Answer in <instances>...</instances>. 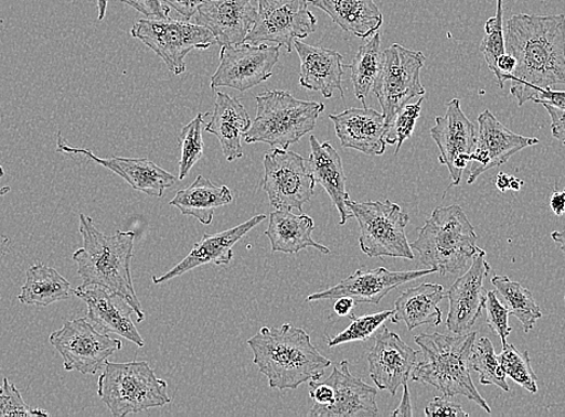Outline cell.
<instances>
[{
  "instance_id": "obj_43",
  "label": "cell",
  "mask_w": 565,
  "mask_h": 417,
  "mask_svg": "<svg viewBox=\"0 0 565 417\" xmlns=\"http://www.w3.org/2000/svg\"><path fill=\"white\" fill-rule=\"evenodd\" d=\"M488 312V327L501 339L502 344H507V339L513 329L509 327V311L505 304L498 300L494 291H488L486 303Z\"/></svg>"
},
{
  "instance_id": "obj_22",
  "label": "cell",
  "mask_w": 565,
  "mask_h": 417,
  "mask_svg": "<svg viewBox=\"0 0 565 417\" xmlns=\"http://www.w3.org/2000/svg\"><path fill=\"white\" fill-rule=\"evenodd\" d=\"M74 295L87 304V318L94 325L106 333L118 334L139 348L145 346V340L131 318L136 311L124 296L97 286H81L74 290Z\"/></svg>"
},
{
  "instance_id": "obj_45",
  "label": "cell",
  "mask_w": 565,
  "mask_h": 417,
  "mask_svg": "<svg viewBox=\"0 0 565 417\" xmlns=\"http://www.w3.org/2000/svg\"><path fill=\"white\" fill-rule=\"evenodd\" d=\"M309 396L315 402L311 411L308 414L312 416L316 411L332 405L333 388L328 382L311 381L309 382Z\"/></svg>"
},
{
  "instance_id": "obj_23",
  "label": "cell",
  "mask_w": 565,
  "mask_h": 417,
  "mask_svg": "<svg viewBox=\"0 0 565 417\" xmlns=\"http://www.w3.org/2000/svg\"><path fill=\"white\" fill-rule=\"evenodd\" d=\"M266 220L265 214L254 215L250 220L242 223L228 231L205 235L203 239L198 242L192 252L169 272L160 277H153L154 285H163L173 278L181 277L186 272L194 270L200 266L227 265L234 258V247L244 238L255 226H258Z\"/></svg>"
},
{
  "instance_id": "obj_56",
  "label": "cell",
  "mask_w": 565,
  "mask_h": 417,
  "mask_svg": "<svg viewBox=\"0 0 565 417\" xmlns=\"http://www.w3.org/2000/svg\"><path fill=\"white\" fill-rule=\"evenodd\" d=\"M523 185V181L516 179V178H511V182H510V191H513V192H520L521 191V188Z\"/></svg>"
},
{
  "instance_id": "obj_5",
  "label": "cell",
  "mask_w": 565,
  "mask_h": 417,
  "mask_svg": "<svg viewBox=\"0 0 565 417\" xmlns=\"http://www.w3.org/2000/svg\"><path fill=\"white\" fill-rule=\"evenodd\" d=\"M476 228L459 205L437 207L412 242L420 255V265L443 277L465 274L472 265L478 247Z\"/></svg>"
},
{
  "instance_id": "obj_24",
  "label": "cell",
  "mask_w": 565,
  "mask_h": 417,
  "mask_svg": "<svg viewBox=\"0 0 565 417\" xmlns=\"http://www.w3.org/2000/svg\"><path fill=\"white\" fill-rule=\"evenodd\" d=\"M333 388L332 405L316 411L321 417H374L380 415L376 405L379 389L353 375L348 361L334 367L327 381Z\"/></svg>"
},
{
  "instance_id": "obj_18",
  "label": "cell",
  "mask_w": 565,
  "mask_h": 417,
  "mask_svg": "<svg viewBox=\"0 0 565 417\" xmlns=\"http://www.w3.org/2000/svg\"><path fill=\"white\" fill-rule=\"evenodd\" d=\"M418 360V352L403 342L397 333L383 327L375 334L369 354L371 379L376 388L395 396L397 389L408 383Z\"/></svg>"
},
{
  "instance_id": "obj_58",
  "label": "cell",
  "mask_w": 565,
  "mask_h": 417,
  "mask_svg": "<svg viewBox=\"0 0 565 417\" xmlns=\"http://www.w3.org/2000/svg\"><path fill=\"white\" fill-rule=\"evenodd\" d=\"M564 301H565V296H564Z\"/></svg>"
},
{
  "instance_id": "obj_1",
  "label": "cell",
  "mask_w": 565,
  "mask_h": 417,
  "mask_svg": "<svg viewBox=\"0 0 565 417\" xmlns=\"http://www.w3.org/2000/svg\"><path fill=\"white\" fill-rule=\"evenodd\" d=\"M505 51L516 60L510 94L519 106L537 90L565 86V17L516 13L507 22Z\"/></svg>"
},
{
  "instance_id": "obj_42",
  "label": "cell",
  "mask_w": 565,
  "mask_h": 417,
  "mask_svg": "<svg viewBox=\"0 0 565 417\" xmlns=\"http://www.w3.org/2000/svg\"><path fill=\"white\" fill-rule=\"evenodd\" d=\"M44 410L35 409L26 405L15 384L7 378L0 386V417L3 416H49Z\"/></svg>"
},
{
  "instance_id": "obj_34",
  "label": "cell",
  "mask_w": 565,
  "mask_h": 417,
  "mask_svg": "<svg viewBox=\"0 0 565 417\" xmlns=\"http://www.w3.org/2000/svg\"><path fill=\"white\" fill-rule=\"evenodd\" d=\"M381 40V33H374L366 45L359 47L354 61L351 64H344V68L351 70L355 97L363 106H366L369 94L382 70Z\"/></svg>"
},
{
  "instance_id": "obj_17",
  "label": "cell",
  "mask_w": 565,
  "mask_h": 417,
  "mask_svg": "<svg viewBox=\"0 0 565 417\" xmlns=\"http://www.w3.org/2000/svg\"><path fill=\"white\" fill-rule=\"evenodd\" d=\"M487 252L480 250L472 265L457 278L447 292L449 300V314L447 328L454 334L467 333L486 309L488 290L483 280L489 276L491 266L487 261Z\"/></svg>"
},
{
  "instance_id": "obj_14",
  "label": "cell",
  "mask_w": 565,
  "mask_h": 417,
  "mask_svg": "<svg viewBox=\"0 0 565 417\" xmlns=\"http://www.w3.org/2000/svg\"><path fill=\"white\" fill-rule=\"evenodd\" d=\"M280 46L239 44L222 46L220 66L211 77V88L221 87L246 92L274 75Z\"/></svg>"
},
{
  "instance_id": "obj_52",
  "label": "cell",
  "mask_w": 565,
  "mask_h": 417,
  "mask_svg": "<svg viewBox=\"0 0 565 417\" xmlns=\"http://www.w3.org/2000/svg\"><path fill=\"white\" fill-rule=\"evenodd\" d=\"M550 206L556 215H563L565 213V190L556 192L551 196Z\"/></svg>"
},
{
  "instance_id": "obj_48",
  "label": "cell",
  "mask_w": 565,
  "mask_h": 417,
  "mask_svg": "<svg viewBox=\"0 0 565 417\" xmlns=\"http://www.w3.org/2000/svg\"><path fill=\"white\" fill-rule=\"evenodd\" d=\"M205 2L206 0H163L166 6L177 10L186 21L194 19L199 7Z\"/></svg>"
},
{
  "instance_id": "obj_3",
  "label": "cell",
  "mask_w": 565,
  "mask_h": 417,
  "mask_svg": "<svg viewBox=\"0 0 565 417\" xmlns=\"http://www.w3.org/2000/svg\"><path fill=\"white\" fill-rule=\"evenodd\" d=\"M254 365L276 389H295L305 383L319 381L331 366L303 329L292 324L263 328L248 340Z\"/></svg>"
},
{
  "instance_id": "obj_53",
  "label": "cell",
  "mask_w": 565,
  "mask_h": 417,
  "mask_svg": "<svg viewBox=\"0 0 565 417\" xmlns=\"http://www.w3.org/2000/svg\"><path fill=\"white\" fill-rule=\"evenodd\" d=\"M511 178L513 177H510V174H507L504 172L498 174L495 180V186L498 188V190H500L502 193L510 191Z\"/></svg>"
},
{
  "instance_id": "obj_21",
  "label": "cell",
  "mask_w": 565,
  "mask_h": 417,
  "mask_svg": "<svg viewBox=\"0 0 565 417\" xmlns=\"http://www.w3.org/2000/svg\"><path fill=\"white\" fill-rule=\"evenodd\" d=\"M257 19L253 0H206L199 7L194 23L206 26L215 43L227 46L246 43Z\"/></svg>"
},
{
  "instance_id": "obj_10",
  "label": "cell",
  "mask_w": 565,
  "mask_h": 417,
  "mask_svg": "<svg viewBox=\"0 0 565 417\" xmlns=\"http://www.w3.org/2000/svg\"><path fill=\"white\" fill-rule=\"evenodd\" d=\"M130 35L141 40L163 60L173 75L184 73L185 57L193 50H207L213 44H217L206 26L170 18L139 20L132 25Z\"/></svg>"
},
{
  "instance_id": "obj_31",
  "label": "cell",
  "mask_w": 565,
  "mask_h": 417,
  "mask_svg": "<svg viewBox=\"0 0 565 417\" xmlns=\"http://www.w3.org/2000/svg\"><path fill=\"white\" fill-rule=\"evenodd\" d=\"M324 11L345 33L366 39L379 32L383 15L374 0H308Z\"/></svg>"
},
{
  "instance_id": "obj_51",
  "label": "cell",
  "mask_w": 565,
  "mask_h": 417,
  "mask_svg": "<svg viewBox=\"0 0 565 417\" xmlns=\"http://www.w3.org/2000/svg\"><path fill=\"white\" fill-rule=\"evenodd\" d=\"M334 301L335 303L333 306V309L335 314H338L339 317L351 316L356 304V302L352 298H347V296Z\"/></svg>"
},
{
  "instance_id": "obj_13",
  "label": "cell",
  "mask_w": 565,
  "mask_h": 417,
  "mask_svg": "<svg viewBox=\"0 0 565 417\" xmlns=\"http://www.w3.org/2000/svg\"><path fill=\"white\" fill-rule=\"evenodd\" d=\"M258 19L246 43H276L292 52L295 40L317 31L318 20L308 9V0H257Z\"/></svg>"
},
{
  "instance_id": "obj_47",
  "label": "cell",
  "mask_w": 565,
  "mask_h": 417,
  "mask_svg": "<svg viewBox=\"0 0 565 417\" xmlns=\"http://www.w3.org/2000/svg\"><path fill=\"white\" fill-rule=\"evenodd\" d=\"M551 117V131L553 137L565 146V110L548 104H543Z\"/></svg>"
},
{
  "instance_id": "obj_2",
  "label": "cell",
  "mask_w": 565,
  "mask_h": 417,
  "mask_svg": "<svg viewBox=\"0 0 565 417\" xmlns=\"http://www.w3.org/2000/svg\"><path fill=\"white\" fill-rule=\"evenodd\" d=\"M78 232L83 236L84 247L73 254V260L77 264V274L83 279V286H97L124 296L136 311L137 321L142 322L145 312L131 276L137 234L117 232L106 235L84 213L79 214Z\"/></svg>"
},
{
  "instance_id": "obj_50",
  "label": "cell",
  "mask_w": 565,
  "mask_h": 417,
  "mask_svg": "<svg viewBox=\"0 0 565 417\" xmlns=\"http://www.w3.org/2000/svg\"><path fill=\"white\" fill-rule=\"evenodd\" d=\"M394 417H401V416H413L412 410V402H411V394H409V387L408 383L403 385V396L399 403L398 408L393 413Z\"/></svg>"
},
{
  "instance_id": "obj_26",
  "label": "cell",
  "mask_w": 565,
  "mask_h": 417,
  "mask_svg": "<svg viewBox=\"0 0 565 417\" xmlns=\"http://www.w3.org/2000/svg\"><path fill=\"white\" fill-rule=\"evenodd\" d=\"M294 49L301 61L300 86L331 99L334 90H340L344 98L342 77L344 74L343 56L340 52L307 45L295 40Z\"/></svg>"
},
{
  "instance_id": "obj_6",
  "label": "cell",
  "mask_w": 565,
  "mask_h": 417,
  "mask_svg": "<svg viewBox=\"0 0 565 417\" xmlns=\"http://www.w3.org/2000/svg\"><path fill=\"white\" fill-rule=\"evenodd\" d=\"M257 117L246 132L247 143L263 142L273 148H288L315 130L326 105L296 99L286 90H267L257 98Z\"/></svg>"
},
{
  "instance_id": "obj_9",
  "label": "cell",
  "mask_w": 565,
  "mask_h": 417,
  "mask_svg": "<svg viewBox=\"0 0 565 417\" xmlns=\"http://www.w3.org/2000/svg\"><path fill=\"white\" fill-rule=\"evenodd\" d=\"M425 62L423 52L398 44L383 52L382 70L372 90L382 106L386 128L411 100L425 96L420 79Z\"/></svg>"
},
{
  "instance_id": "obj_7",
  "label": "cell",
  "mask_w": 565,
  "mask_h": 417,
  "mask_svg": "<svg viewBox=\"0 0 565 417\" xmlns=\"http://www.w3.org/2000/svg\"><path fill=\"white\" fill-rule=\"evenodd\" d=\"M98 396L115 417L169 405L168 384L146 361L106 362L98 381Z\"/></svg>"
},
{
  "instance_id": "obj_37",
  "label": "cell",
  "mask_w": 565,
  "mask_h": 417,
  "mask_svg": "<svg viewBox=\"0 0 565 417\" xmlns=\"http://www.w3.org/2000/svg\"><path fill=\"white\" fill-rule=\"evenodd\" d=\"M205 115L199 114L191 124H188L181 131L179 142L181 147V159L179 163V180L183 181L198 161L204 156L203 128Z\"/></svg>"
},
{
  "instance_id": "obj_46",
  "label": "cell",
  "mask_w": 565,
  "mask_h": 417,
  "mask_svg": "<svg viewBox=\"0 0 565 417\" xmlns=\"http://www.w3.org/2000/svg\"><path fill=\"white\" fill-rule=\"evenodd\" d=\"M449 397H437L425 409L426 416H455V417H468L459 403H455Z\"/></svg>"
},
{
  "instance_id": "obj_39",
  "label": "cell",
  "mask_w": 565,
  "mask_h": 417,
  "mask_svg": "<svg viewBox=\"0 0 565 417\" xmlns=\"http://www.w3.org/2000/svg\"><path fill=\"white\" fill-rule=\"evenodd\" d=\"M503 24V0H498L495 15L487 21L486 35H483L479 47L490 71L494 75L497 73L498 58L507 52Z\"/></svg>"
},
{
  "instance_id": "obj_41",
  "label": "cell",
  "mask_w": 565,
  "mask_h": 417,
  "mask_svg": "<svg viewBox=\"0 0 565 417\" xmlns=\"http://www.w3.org/2000/svg\"><path fill=\"white\" fill-rule=\"evenodd\" d=\"M422 97L414 104H408L396 115L393 122L386 128L385 141L388 145H396L395 156L398 154L403 142L412 138L416 122L422 115Z\"/></svg>"
},
{
  "instance_id": "obj_55",
  "label": "cell",
  "mask_w": 565,
  "mask_h": 417,
  "mask_svg": "<svg viewBox=\"0 0 565 417\" xmlns=\"http://www.w3.org/2000/svg\"><path fill=\"white\" fill-rule=\"evenodd\" d=\"M98 4V21H103L106 17L107 4H109V0H97Z\"/></svg>"
},
{
  "instance_id": "obj_57",
  "label": "cell",
  "mask_w": 565,
  "mask_h": 417,
  "mask_svg": "<svg viewBox=\"0 0 565 417\" xmlns=\"http://www.w3.org/2000/svg\"><path fill=\"white\" fill-rule=\"evenodd\" d=\"M11 188L10 186H0V196H4L8 193H10Z\"/></svg>"
},
{
  "instance_id": "obj_12",
  "label": "cell",
  "mask_w": 565,
  "mask_h": 417,
  "mask_svg": "<svg viewBox=\"0 0 565 417\" xmlns=\"http://www.w3.org/2000/svg\"><path fill=\"white\" fill-rule=\"evenodd\" d=\"M263 191L276 210H299L315 195L316 182L306 159L295 152L273 148L264 157Z\"/></svg>"
},
{
  "instance_id": "obj_33",
  "label": "cell",
  "mask_w": 565,
  "mask_h": 417,
  "mask_svg": "<svg viewBox=\"0 0 565 417\" xmlns=\"http://www.w3.org/2000/svg\"><path fill=\"white\" fill-rule=\"evenodd\" d=\"M74 295L72 285L55 268L45 264H35L25 274V281L19 295L23 304L47 307L68 300Z\"/></svg>"
},
{
  "instance_id": "obj_16",
  "label": "cell",
  "mask_w": 565,
  "mask_h": 417,
  "mask_svg": "<svg viewBox=\"0 0 565 417\" xmlns=\"http://www.w3.org/2000/svg\"><path fill=\"white\" fill-rule=\"evenodd\" d=\"M477 145L470 156L468 184H473L480 174L500 168L510 158L524 148L540 143L535 138H526L511 131L498 120L490 110L483 111L478 118Z\"/></svg>"
},
{
  "instance_id": "obj_19",
  "label": "cell",
  "mask_w": 565,
  "mask_h": 417,
  "mask_svg": "<svg viewBox=\"0 0 565 417\" xmlns=\"http://www.w3.org/2000/svg\"><path fill=\"white\" fill-rule=\"evenodd\" d=\"M436 274L435 270L423 268L418 271H388L385 267L375 270H358L349 276L338 286L328 290L309 295L307 302H320L338 300L340 298H352L355 302L380 304L388 292H392L406 282L422 277Z\"/></svg>"
},
{
  "instance_id": "obj_15",
  "label": "cell",
  "mask_w": 565,
  "mask_h": 417,
  "mask_svg": "<svg viewBox=\"0 0 565 417\" xmlns=\"http://www.w3.org/2000/svg\"><path fill=\"white\" fill-rule=\"evenodd\" d=\"M430 137L439 148V163L449 169L451 186L459 185L477 145V128L465 115L461 100L448 103L446 115L436 117Z\"/></svg>"
},
{
  "instance_id": "obj_28",
  "label": "cell",
  "mask_w": 565,
  "mask_h": 417,
  "mask_svg": "<svg viewBox=\"0 0 565 417\" xmlns=\"http://www.w3.org/2000/svg\"><path fill=\"white\" fill-rule=\"evenodd\" d=\"M250 127L252 119L244 104L228 94L217 92L214 113L205 130L218 138L223 156L227 161L245 156L242 139H245Z\"/></svg>"
},
{
  "instance_id": "obj_32",
  "label": "cell",
  "mask_w": 565,
  "mask_h": 417,
  "mask_svg": "<svg viewBox=\"0 0 565 417\" xmlns=\"http://www.w3.org/2000/svg\"><path fill=\"white\" fill-rule=\"evenodd\" d=\"M233 193L226 185H217L203 174L185 190L179 191L170 201V206L177 207L183 215L193 217L201 224L210 225L214 211L232 204Z\"/></svg>"
},
{
  "instance_id": "obj_29",
  "label": "cell",
  "mask_w": 565,
  "mask_h": 417,
  "mask_svg": "<svg viewBox=\"0 0 565 417\" xmlns=\"http://www.w3.org/2000/svg\"><path fill=\"white\" fill-rule=\"evenodd\" d=\"M315 221L307 214L296 215L288 210H277L270 215L265 235L271 242L273 253L298 254L307 248H316L322 254L331 249L313 238Z\"/></svg>"
},
{
  "instance_id": "obj_11",
  "label": "cell",
  "mask_w": 565,
  "mask_h": 417,
  "mask_svg": "<svg viewBox=\"0 0 565 417\" xmlns=\"http://www.w3.org/2000/svg\"><path fill=\"white\" fill-rule=\"evenodd\" d=\"M49 341L58 350L65 371L83 374H96L107 359L122 349V341L100 332L87 317L66 321L50 334Z\"/></svg>"
},
{
  "instance_id": "obj_25",
  "label": "cell",
  "mask_w": 565,
  "mask_h": 417,
  "mask_svg": "<svg viewBox=\"0 0 565 417\" xmlns=\"http://www.w3.org/2000/svg\"><path fill=\"white\" fill-rule=\"evenodd\" d=\"M335 136L342 147L352 148L367 156H383L386 150V122L384 114L362 107L331 115Z\"/></svg>"
},
{
  "instance_id": "obj_8",
  "label": "cell",
  "mask_w": 565,
  "mask_h": 417,
  "mask_svg": "<svg viewBox=\"0 0 565 417\" xmlns=\"http://www.w3.org/2000/svg\"><path fill=\"white\" fill-rule=\"evenodd\" d=\"M353 217L360 226L359 244L370 258L392 257L414 260L406 235L409 214L390 200L356 203L348 200Z\"/></svg>"
},
{
  "instance_id": "obj_27",
  "label": "cell",
  "mask_w": 565,
  "mask_h": 417,
  "mask_svg": "<svg viewBox=\"0 0 565 417\" xmlns=\"http://www.w3.org/2000/svg\"><path fill=\"white\" fill-rule=\"evenodd\" d=\"M309 145H311V154L308 159L309 171H311L316 184L324 188L333 206L339 210L340 224L345 225L348 220L353 217V213L347 204L349 194L341 156L331 143H320L315 136L309 138Z\"/></svg>"
},
{
  "instance_id": "obj_36",
  "label": "cell",
  "mask_w": 565,
  "mask_h": 417,
  "mask_svg": "<svg viewBox=\"0 0 565 417\" xmlns=\"http://www.w3.org/2000/svg\"><path fill=\"white\" fill-rule=\"evenodd\" d=\"M470 367L479 374L480 384L494 385L502 388L503 392H510L507 375L489 339L482 338L478 343L476 342L472 359H470Z\"/></svg>"
},
{
  "instance_id": "obj_40",
  "label": "cell",
  "mask_w": 565,
  "mask_h": 417,
  "mask_svg": "<svg viewBox=\"0 0 565 417\" xmlns=\"http://www.w3.org/2000/svg\"><path fill=\"white\" fill-rule=\"evenodd\" d=\"M393 314L394 311H384L365 317L351 314L352 324L338 335H334V338H328L327 343L332 348L345 343L366 341L382 328L385 321L392 319Z\"/></svg>"
},
{
  "instance_id": "obj_54",
  "label": "cell",
  "mask_w": 565,
  "mask_h": 417,
  "mask_svg": "<svg viewBox=\"0 0 565 417\" xmlns=\"http://www.w3.org/2000/svg\"><path fill=\"white\" fill-rule=\"evenodd\" d=\"M551 237H553L561 250L565 254V228L562 232L551 234Z\"/></svg>"
},
{
  "instance_id": "obj_49",
  "label": "cell",
  "mask_w": 565,
  "mask_h": 417,
  "mask_svg": "<svg viewBox=\"0 0 565 417\" xmlns=\"http://www.w3.org/2000/svg\"><path fill=\"white\" fill-rule=\"evenodd\" d=\"M537 104H548L565 110V90H554L553 88H542L537 90L533 99Z\"/></svg>"
},
{
  "instance_id": "obj_38",
  "label": "cell",
  "mask_w": 565,
  "mask_h": 417,
  "mask_svg": "<svg viewBox=\"0 0 565 417\" xmlns=\"http://www.w3.org/2000/svg\"><path fill=\"white\" fill-rule=\"evenodd\" d=\"M497 359L500 361V365L509 378L526 388L529 393H537V378L532 368L527 350L521 353L515 345L507 343L503 345V352Z\"/></svg>"
},
{
  "instance_id": "obj_44",
  "label": "cell",
  "mask_w": 565,
  "mask_h": 417,
  "mask_svg": "<svg viewBox=\"0 0 565 417\" xmlns=\"http://www.w3.org/2000/svg\"><path fill=\"white\" fill-rule=\"evenodd\" d=\"M120 2L136 9L147 19L164 20L169 18L170 8L163 0H120Z\"/></svg>"
},
{
  "instance_id": "obj_20",
  "label": "cell",
  "mask_w": 565,
  "mask_h": 417,
  "mask_svg": "<svg viewBox=\"0 0 565 417\" xmlns=\"http://www.w3.org/2000/svg\"><path fill=\"white\" fill-rule=\"evenodd\" d=\"M57 152L64 154L85 156L89 160L94 161V163L118 174V177L122 178L132 188V190L141 192L148 196H163L164 192L179 180L174 174L161 169L150 159L120 157L100 158L86 150V148L73 147L64 140L61 131L57 136Z\"/></svg>"
},
{
  "instance_id": "obj_30",
  "label": "cell",
  "mask_w": 565,
  "mask_h": 417,
  "mask_svg": "<svg viewBox=\"0 0 565 417\" xmlns=\"http://www.w3.org/2000/svg\"><path fill=\"white\" fill-rule=\"evenodd\" d=\"M446 296L443 286L435 282H423L418 287L409 288L398 296L392 321L394 324L405 322L409 331L423 325L439 327V303Z\"/></svg>"
},
{
  "instance_id": "obj_35",
  "label": "cell",
  "mask_w": 565,
  "mask_h": 417,
  "mask_svg": "<svg viewBox=\"0 0 565 417\" xmlns=\"http://www.w3.org/2000/svg\"><path fill=\"white\" fill-rule=\"evenodd\" d=\"M491 282L497 292L502 296L509 314L518 318L523 331L529 333L535 322L543 318L542 308L535 302L532 292L508 276L495 275Z\"/></svg>"
},
{
  "instance_id": "obj_4",
  "label": "cell",
  "mask_w": 565,
  "mask_h": 417,
  "mask_svg": "<svg viewBox=\"0 0 565 417\" xmlns=\"http://www.w3.org/2000/svg\"><path fill=\"white\" fill-rule=\"evenodd\" d=\"M414 341L422 349L420 359L412 372V381L436 387L446 397L465 396L478 407L491 413L470 375V359L477 332L462 334L422 333Z\"/></svg>"
}]
</instances>
